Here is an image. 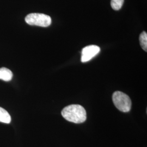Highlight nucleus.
Returning a JSON list of instances; mask_svg holds the SVG:
<instances>
[{
	"label": "nucleus",
	"instance_id": "nucleus-1",
	"mask_svg": "<svg viewBox=\"0 0 147 147\" xmlns=\"http://www.w3.org/2000/svg\"><path fill=\"white\" fill-rule=\"evenodd\" d=\"M61 114L65 119L76 124L84 123L87 119L86 111L81 105H68L63 109Z\"/></svg>",
	"mask_w": 147,
	"mask_h": 147
},
{
	"label": "nucleus",
	"instance_id": "nucleus-2",
	"mask_svg": "<svg viewBox=\"0 0 147 147\" xmlns=\"http://www.w3.org/2000/svg\"><path fill=\"white\" fill-rule=\"evenodd\" d=\"M112 100L116 107L121 112H127L131 109V100L125 93L116 91L112 95Z\"/></svg>",
	"mask_w": 147,
	"mask_h": 147
},
{
	"label": "nucleus",
	"instance_id": "nucleus-3",
	"mask_svg": "<svg viewBox=\"0 0 147 147\" xmlns=\"http://www.w3.org/2000/svg\"><path fill=\"white\" fill-rule=\"evenodd\" d=\"M25 21L30 25L47 27L51 25V19L42 13H31L26 16Z\"/></svg>",
	"mask_w": 147,
	"mask_h": 147
},
{
	"label": "nucleus",
	"instance_id": "nucleus-4",
	"mask_svg": "<svg viewBox=\"0 0 147 147\" xmlns=\"http://www.w3.org/2000/svg\"><path fill=\"white\" fill-rule=\"evenodd\" d=\"M100 48L97 45H92L84 47L81 53V62L85 63L88 62L100 53Z\"/></svg>",
	"mask_w": 147,
	"mask_h": 147
},
{
	"label": "nucleus",
	"instance_id": "nucleus-5",
	"mask_svg": "<svg viewBox=\"0 0 147 147\" xmlns=\"http://www.w3.org/2000/svg\"><path fill=\"white\" fill-rule=\"evenodd\" d=\"M13 74L9 69L6 68H0V80L5 81H9L13 78Z\"/></svg>",
	"mask_w": 147,
	"mask_h": 147
},
{
	"label": "nucleus",
	"instance_id": "nucleus-6",
	"mask_svg": "<svg viewBox=\"0 0 147 147\" xmlns=\"http://www.w3.org/2000/svg\"><path fill=\"white\" fill-rule=\"evenodd\" d=\"M11 121V117L9 113L0 107V122L9 124Z\"/></svg>",
	"mask_w": 147,
	"mask_h": 147
},
{
	"label": "nucleus",
	"instance_id": "nucleus-7",
	"mask_svg": "<svg viewBox=\"0 0 147 147\" xmlns=\"http://www.w3.org/2000/svg\"><path fill=\"white\" fill-rule=\"evenodd\" d=\"M140 45L143 50L146 52L147 51V33L146 32L144 31L140 36Z\"/></svg>",
	"mask_w": 147,
	"mask_h": 147
},
{
	"label": "nucleus",
	"instance_id": "nucleus-8",
	"mask_svg": "<svg viewBox=\"0 0 147 147\" xmlns=\"http://www.w3.org/2000/svg\"><path fill=\"white\" fill-rule=\"evenodd\" d=\"M124 0H111V5L113 9L118 11L122 7Z\"/></svg>",
	"mask_w": 147,
	"mask_h": 147
}]
</instances>
